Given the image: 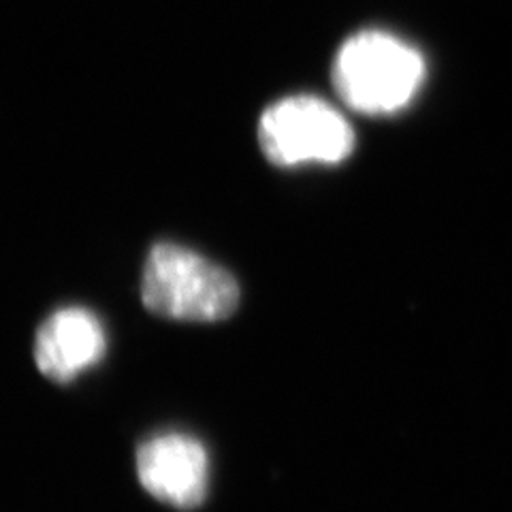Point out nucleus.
<instances>
[{
	"instance_id": "obj_1",
	"label": "nucleus",
	"mask_w": 512,
	"mask_h": 512,
	"mask_svg": "<svg viewBox=\"0 0 512 512\" xmlns=\"http://www.w3.org/2000/svg\"><path fill=\"white\" fill-rule=\"evenodd\" d=\"M423 82V56L389 32H359L340 47L333 62V86L340 99L365 116L404 109Z\"/></svg>"
},
{
	"instance_id": "obj_2",
	"label": "nucleus",
	"mask_w": 512,
	"mask_h": 512,
	"mask_svg": "<svg viewBox=\"0 0 512 512\" xmlns=\"http://www.w3.org/2000/svg\"><path fill=\"white\" fill-rule=\"evenodd\" d=\"M141 299L152 314L182 323H220L239 306L227 269L178 244H156L143 267Z\"/></svg>"
},
{
	"instance_id": "obj_3",
	"label": "nucleus",
	"mask_w": 512,
	"mask_h": 512,
	"mask_svg": "<svg viewBox=\"0 0 512 512\" xmlns=\"http://www.w3.org/2000/svg\"><path fill=\"white\" fill-rule=\"evenodd\" d=\"M259 143L271 165H338L355 148L348 120L327 101L310 94L271 105L259 124Z\"/></svg>"
},
{
	"instance_id": "obj_4",
	"label": "nucleus",
	"mask_w": 512,
	"mask_h": 512,
	"mask_svg": "<svg viewBox=\"0 0 512 512\" xmlns=\"http://www.w3.org/2000/svg\"><path fill=\"white\" fill-rule=\"evenodd\" d=\"M137 476L152 498L173 508L192 510L205 502L210 457L197 438L171 431L139 446Z\"/></svg>"
},
{
	"instance_id": "obj_5",
	"label": "nucleus",
	"mask_w": 512,
	"mask_h": 512,
	"mask_svg": "<svg viewBox=\"0 0 512 512\" xmlns=\"http://www.w3.org/2000/svg\"><path fill=\"white\" fill-rule=\"evenodd\" d=\"M107 333L94 312L69 306L47 316L35 335V363L54 382L67 384L105 357Z\"/></svg>"
}]
</instances>
